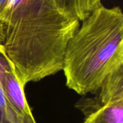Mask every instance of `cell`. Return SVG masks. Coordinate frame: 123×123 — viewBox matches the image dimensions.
Returning a JSON list of instances; mask_svg holds the SVG:
<instances>
[{
    "instance_id": "obj_1",
    "label": "cell",
    "mask_w": 123,
    "mask_h": 123,
    "mask_svg": "<svg viewBox=\"0 0 123 123\" xmlns=\"http://www.w3.org/2000/svg\"><path fill=\"white\" fill-rule=\"evenodd\" d=\"M79 26L55 0H8L0 13V45L23 86L63 70L66 45Z\"/></svg>"
},
{
    "instance_id": "obj_2",
    "label": "cell",
    "mask_w": 123,
    "mask_h": 123,
    "mask_svg": "<svg viewBox=\"0 0 123 123\" xmlns=\"http://www.w3.org/2000/svg\"><path fill=\"white\" fill-rule=\"evenodd\" d=\"M123 66V14L101 5L69 40L63 70L68 88L80 95L97 92L104 79Z\"/></svg>"
},
{
    "instance_id": "obj_3",
    "label": "cell",
    "mask_w": 123,
    "mask_h": 123,
    "mask_svg": "<svg viewBox=\"0 0 123 123\" xmlns=\"http://www.w3.org/2000/svg\"><path fill=\"white\" fill-rule=\"evenodd\" d=\"M1 84L9 107L19 123H37L27 102L25 86L19 81L14 66L7 55L2 64Z\"/></svg>"
},
{
    "instance_id": "obj_4",
    "label": "cell",
    "mask_w": 123,
    "mask_h": 123,
    "mask_svg": "<svg viewBox=\"0 0 123 123\" xmlns=\"http://www.w3.org/2000/svg\"><path fill=\"white\" fill-rule=\"evenodd\" d=\"M75 107L85 117L83 123H123V100L104 105L94 97H84Z\"/></svg>"
},
{
    "instance_id": "obj_5",
    "label": "cell",
    "mask_w": 123,
    "mask_h": 123,
    "mask_svg": "<svg viewBox=\"0 0 123 123\" xmlns=\"http://www.w3.org/2000/svg\"><path fill=\"white\" fill-rule=\"evenodd\" d=\"M98 91L99 94L94 98L100 104L107 105L123 100V66L104 79Z\"/></svg>"
},
{
    "instance_id": "obj_6",
    "label": "cell",
    "mask_w": 123,
    "mask_h": 123,
    "mask_svg": "<svg viewBox=\"0 0 123 123\" xmlns=\"http://www.w3.org/2000/svg\"><path fill=\"white\" fill-rule=\"evenodd\" d=\"M55 1L66 16L80 22L102 5V0H55Z\"/></svg>"
},
{
    "instance_id": "obj_7",
    "label": "cell",
    "mask_w": 123,
    "mask_h": 123,
    "mask_svg": "<svg viewBox=\"0 0 123 123\" xmlns=\"http://www.w3.org/2000/svg\"><path fill=\"white\" fill-rule=\"evenodd\" d=\"M6 57V55L0 45V123H19L17 118L11 111L9 105L5 99L2 84H1V71H2V64L4 58Z\"/></svg>"
},
{
    "instance_id": "obj_8",
    "label": "cell",
    "mask_w": 123,
    "mask_h": 123,
    "mask_svg": "<svg viewBox=\"0 0 123 123\" xmlns=\"http://www.w3.org/2000/svg\"><path fill=\"white\" fill-rule=\"evenodd\" d=\"M8 0H0V13L2 12L4 8L5 7Z\"/></svg>"
},
{
    "instance_id": "obj_9",
    "label": "cell",
    "mask_w": 123,
    "mask_h": 123,
    "mask_svg": "<svg viewBox=\"0 0 123 123\" xmlns=\"http://www.w3.org/2000/svg\"></svg>"
}]
</instances>
